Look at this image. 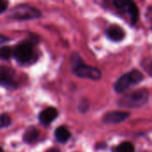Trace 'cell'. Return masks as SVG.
Listing matches in <instances>:
<instances>
[{"label":"cell","instance_id":"obj_1","mask_svg":"<svg viewBox=\"0 0 152 152\" xmlns=\"http://www.w3.org/2000/svg\"><path fill=\"white\" fill-rule=\"evenodd\" d=\"M71 60H72L71 62L72 72L77 77L82 78H89L93 80H98L101 78L102 73L100 69L84 63L82 59L77 53H74Z\"/></svg>","mask_w":152,"mask_h":152},{"label":"cell","instance_id":"obj_2","mask_svg":"<svg viewBox=\"0 0 152 152\" xmlns=\"http://www.w3.org/2000/svg\"><path fill=\"white\" fill-rule=\"evenodd\" d=\"M149 92L147 89H139L126 94L118 102V105L124 108H141L148 102Z\"/></svg>","mask_w":152,"mask_h":152},{"label":"cell","instance_id":"obj_3","mask_svg":"<svg viewBox=\"0 0 152 152\" xmlns=\"http://www.w3.org/2000/svg\"><path fill=\"white\" fill-rule=\"evenodd\" d=\"M143 80V74L136 69H134L126 74L121 76L115 83V91L118 94H122L128 90L134 85L141 83Z\"/></svg>","mask_w":152,"mask_h":152},{"label":"cell","instance_id":"obj_4","mask_svg":"<svg viewBox=\"0 0 152 152\" xmlns=\"http://www.w3.org/2000/svg\"><path fill=\"white\" fill-rule=\"evenodd\" d=\"M41 12L39 10L35 8L34 6L28 4H20L15 6L11 11V18L14 20H32L39 18Z\"/></svg>","mask_w":152,"mask_h":152},{"label":"cell","instance_id":"obj_5","mask_svg":"<svg viewBox=\"0 0 152 152\" xmlns=\"http://www.w3.org/2000/svg\"><path fill=\"white\" fill-rule=\"evenodd\" d=\"M13 55L15 60L19 63H28L32 61L35 56L34 48L29 42L20 43L13 51Z\"/></svg>","mask_w":152,"mask_h":152},{"label":"cell","instance_id":"obj_6","mask_svg":"<svg viewBox=\"0 0 152 152\" xmlns=\"http://www.w3.org/2000/svg\"><path fill=\"white\" fill-rule=\"evenodd\" d=\"M0 86L8 89L16 87L15 83V73L12 69L0 66Z\"/></svg>","mask_w":152,"mask_h":152},{"label":"cell","instance_id":"obj_7","mask_svg":"<svg viewBox=\"0 0 152 152\" xmlns=\"http://www.w3.org/2000/svg\"><path fill=\"white\" fill-rule=\"evenodd\" d=\"M129 117H130V114L127 112L112 111V112L107 113L102 118V121L106 124H117V123H121L125 121Z\"/></svg>","mask_w":152,"mask_h":152},{"label":"cell","instance_id":"obj_8","mask_svg":"<svg viewBox=\"0 0 152 152\" xmlns=\"http://www.w3.org/2000/svg\"><path fill=\"white\" fill-rule=\"evenodd\" d=\"M107 37L114 41V42H120L125 37V32L123 28L118 25H111L106 30Z\"/></svg>","mask_w":152,"mask_h":152},{"label":"cell","instance_id":"obj_9","mask_svg":"<svg viewBox=\"0 0 152 152\" xmlns=\"http://www.w3.org/2000/svg\"><path fill=\"white\" fill-rule=\"evenodd\" d=\"M58 117V110L55 108L49 107L39 114V120L44 125H50Z\"/></svg>","mask_w":152,"mask_h":152},{"label":"cell","instance_id":"obj_10","mask_svg":"<svg viewBox=\"0 0 152 152\" xmlns=\"http://www.w3.org/2000/svg\"><path fill=\"white\" fill-rule=\"evenodd\" d=\"M125 10L129 14L131 21H132V24H135L137 20H138V18H139V10H138L136 4L134 2L128 1Z\"/></svg>","mask_w":152,"mask_h":152},{"label":"cell","instance_id":"obj_11","mask_svg":"<svg viewBox=\"0 0 152 152\" xmlns=\"http://www.w3.org/2000/svg\"><path fill=\"white\" fill-rule=\"evenodd\" d=\"M54 135H55V139L57 140V142L61 143H64L67 141H69V139L71 136V134L64 126H60L55 130Z\"/></svg>","mask_w":152,"mask_h":152},{"label":"cell","instance_id":"obj_12","mask_svg":"<svg viewBox=\"0 0 152 152\" xmlns=\"http://www.w3.org/2000/svg\"><path fill=\"white\" fill-rule=\"evenodd\" d=\"M38 137V131L35 127H28L23 134V141L28 143H32L37 141Z\"/></svg>","mask_w":152,"mask_h":152},{"label":"cell","instance_id":"obj_13","mask_svg":"<svg viewBox=\"0 0 152 152\" xmlns=\"http://www.w3.org/2000/svg\"><path fill=\"white\" fill-rule=\"evenodd\" d=\"M113 152H134V147L131 142H126L119 144L113 150Z\"/></svg>","mask_w":152,"mask_h":152},{"label":"cell","instance_id":"obj_14","mask_svg":"<svg viewBox=\"0 0 152 152\" xmlns=\"http://www.w3.org/2000/svg\"><path fill=\"white\" fill-rule=\"evenodd\" d=\"M12 54V50L10 46H3L0 48V59L1 60H8Z\"/></svg>","mask_w":152,"mask_h":152},{"label":"cell","instance_id":"obj_15","mask_svg":"<svg viewBox=\"0 0 152 152\" xmlns=\"http://www.w3.org/2000/svg\"><path fill=\"white\" fill-rule=\"evenodd\" d=\"M11 124V118L7 114H0V128H5Z\"/></svg>","mask_w":152,"mask_h":152},{"label":"cell","instance_id":"obj_16","mask_svg":"<svg viewBox=\"0 0 152 152\" xmlns=\"http://www.w3.org/2000/svg\"><path fill=\"white\" fill-rule=\"evenodd\" d=\"M7 8V2L0 0V13L4 12Z\"/></svg>","mask_w":152,"mask_h":152},{"label":"cell","instance_id":"obj_17","mask_svg":"<svg viewBox=\"0 0 152 152\" xmlns=\"http://www.w3.org/2000/svg\"><path fill=\"white\" fill-rule=\"evenodd\" d=\"M7 40H8V38H7V37H4V36L0 35V44H1V43H3V42H4V41H7Z\"/></svg>","mask_w":152,"mask_h":152},{"label":"cell","instance_id":"obj_18","mask_svg":"<svg viewBox=\"0 0 152 152\" xmlns=\"http://www.w3.org/2000/svg\"><path fill=\"white\" fill-rule=\"evenodd\" d=\"M47 152H60L57 149H51L50 151H48Z\"/></svg>","mask_w":152,"mask_h":152},{"label":"cell","instance_id":"obj_19","mask_svg":"<svg viewBox=\"0 0 152 152\" xmlns=\"http://www.w3.org/2000/svg\"><path fill=\"white\" fill-rule=\"evenodd\" d=\"M0 152H4V151H3V149H2L1 147H0Z\"/></svg>","mask_w":152,"mask_h":152}]
</instances>
